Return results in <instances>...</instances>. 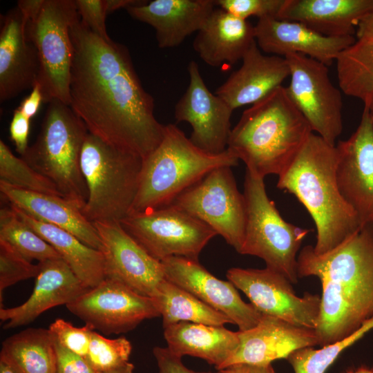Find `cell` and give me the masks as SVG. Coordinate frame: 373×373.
I'll return each mask as SVG.
<instances>
[{
    "instance_id": "4",
    "label": "cell",
    "mask_w": 373,
    "mask_h": 373,
    "mask_svg": "<svg viewBox=\"0 0 373 373\" xmlns=\"http://www.w3.org/2000/svg\"><path fill=\"white\" fill-rule=\"evenodd\" d=\"M313 133L281 86L245 109L231 129L227 150L246 169L264 178L280 175Z\"/></svg>"
},
{
    "instance_id": "27",
    "label": "cell",
    "mask_w": 373,
    "mask_h": 373,
    "mask_svg": "<svg viewBox=\"0 0 373 373\" xmlns=\"http://www.w3.org/2000/svg\"><path fill=\"white\" fill-rule=\"evenodd\" d=\"M254 42V26L218 8L198 32L193 47L207 64L218 67L242 60Z\"/></svg>"
},
{
    "instance_id": "6",
    "label": "cell",
    "mask_w": 373,
    "mask_h": 373,
    "mask_svg": "<svg viewBox=\"0 0 373 373\" xmlns=\"http://www.w3.org/2000/svg\"><path fill=\"white\" fill-rule=\"evenodd\" d=\"M88 133L83 121L59 101L48 103L39 133L21 156L32 168L55 184L61 195L83 211L87 186L80 155Z\"/></svg>"
},
{
    "instance_id": "45",
    "label": "cell",
    "mask_w": 373,
    "mask_h": 373,
    "mask_svg": "<svg viewBox=\"0 0 373 373\" xmlns=\"http://www.w3.org/2000/svg\"><path fill=\"white\" fill-rule=\"evenodd\" d=\"M219 371L222 373H276L271 364L259 365L238 363L231 365Z\"/></svg>"
},
{
    "instance_id": "28",
    "label": "cell",
    "mask_w": 373,
    "mask_h": 373,
    "mask_svg": "<svg viewBox=\"0 0 373 373\" xmlns=\"http://www.w3.org/2000/svg\"><path fill=\"white\" fill-rule=\"evenodd\" d=\"M164 337L170 351L179 357H198L223 368L239 345L238 332L224 326L179 322L163 327Z\"/></svg>"
},
{
    "instance_id": "44",
    "label": "cell",
    "mask_w": 373,
    "mask_h": 373,
    "mask_svg": "<svg viewBox=\"0 0 373 373\" xmlns=\"http://www.w3.org/2000/svg\"><path fill=\"white\" fill-rule=\"evenodd\" d=\"M42 102H44V99L40 87L37 84H35L31 89L30 95L21 102L17 109L31 119L37 114Z\"/></svg>"
},
{
    "instance_id": "33",
    "label": "cell",
    "mask_w": 373,
    "mask_h": 373,
    "mask_svg": "<svg viewBox=\"0 0 373 373\" xmlns=\"http://www.w3.org/2000/svg\"><path fill=\"white\" fill-rule=\"evenodd\" d=\"M0 240L10 245L27 260L39 262L61 258L56 250L28 226L14 209L0 210Z\"/></svg>"
},
{
    "instance_id": "24",
    "label": "cell",
    "mask_w": 373,
    "mask_h": 373,
    "mask_svg": "<svg viewBox=\"0 0 373 373\" xmlns=\"http://www.w3.org/2000/svg\"><path fill=\"white\" fill-rule=\"evenodd\" d=\"M213 0H153L126 8L133 19L151 26L160 48H173L198 32L215 10Z\"/></svg>"
},
{
    "instance_id": "25",
    "label": "cell",
    "mask_w": 373,
    "mask_h": 373,
    "mask_svg": "<svg viewBox=\"0 0 373 373\" xmlns=\"http://www.w3.org/2000/svg\"><path fill=\"white\" fill-rule=\"evenodd\" d=\"M2 197L29 216L73 234L86 245L102 250V243L93 223L82 211L66 198L32 192L0 181Z\"/></svg>"
},
{
    "instance_id": "19",
    "label": "cell",
    "mask_w": 373,
    "mask_h": 373,
    "mask_svg": "<svg viewBox=\"0 0 373 373\" xmlns=\"http://www.w3.org/2000/svg\"><path fill=\"white\" fill-rule=\"evenodd\" d=\"M254 28L260 50L284 57L300 54L327 66L356 41L354 36L327 37L300 22L273 17L258 19Z\"/></svg>"
},
{
    "instance_id": "13",
    "label": "cell",
    "mask_w": 373,
    "mask_h": 373,
    "mask_svg": "<svg viewBox=\"0 0 373 373\" xmlns=\"http://www.w3.org/2000/svg\"><path fill=\"white\" fill-rule=\"evenodd\" d=\"M227 278L263 314L297 326L317 328L321 296L309 292H305L302 297L298 296L290 281L283 274L267 267H234L227 271Z\"/></svg>"
},
{
    "instance_id": "34",
    "label": "cell",
    "mask_w": 373,
    "mask_h": 373,
    "mask_svg": "<svg viewBox=\"0 0 373 373\" xmlns=\"http://www.w3.org/2000/svg\"><path fill=\"white\" fill-rule=\"evenodd\" d=\"M0 181L23 190L61 196L53 182L15 156L0 140Z\"/></svg>"
},
{
    "instance_id": "2",
    "label": "cell",
    "mask_w": 373,
    "mask_h": 373,
    "mask_svg": "<svg viewBox=\"0 0 373 373\" xmlns=\"http://www.w3.org/2000/svg\"><path fill=\"white\" fill-rule=\"evenodd\" d=\"M297 273L298 277L316 276L322 285L316 329L319 345L353 334L373 318V223L326 254L304 247L298 255Z\"/></svg>"
},
{
    "instance_id": "47",
    "label": "cell",
    "mask_w": 373,
    "mask_h": 373,
    "mask_svg": "<svg viewBox=\"0 0 373 373\" xmlns=\"http://www.w3.org/2000/svg\"><path fill=\"white\" fill-rule=\"evenodd\" d=\"M356 36L357 39H373V9L358 23L356 28Z\"/></svg>"
},
{
    "instance_id": "49",
    "label": "cell",
    "mask_w": 373,
    "mask_h": 373,
    "mask_svg": "<svg viewBox=\"0 0 373 373\" xmlns=\"http://www.w3.org/2000/svg\"><path fill=\"white\" fill-rule=\"evenodd\" d=\"M134 365L133 363L128 362L126 364L105 372H97L95 373H133Z\"/></svg>"
},
{
    "instance_id": "21",
    "label": "cell",
    "mask_w": 373,
    "mask_h": 373,
    "mask_svg": "<svg viewBox=\"0 0 373 373\" xmlns=\"http://www.w3.org/2000/svg\"><path fill=\"white\" fill-rule=\"evenodd\" d=\"M0 100L17 97L37 82L39 59L36 48L28 40L27 19L17 6L1 15Z\"/></svg>"
},
{
    "instance_id": "3",
    "label": "cell",
    "mask_w": 373,
    "mask_h": 373,
    "mask_svg": "<svg viewBox=\"0 0 373 373\" xmlns=\"http://www.w3.org/2000/svg\"><path fill=\"white\" fill-rule=\"evenodd\" d=\"M335 145L311 133L289 166L278 175L277 187L294 195L311 215L317 231L314 251L326 254L361 227L336 182Z\"/></svg>"
},
{
    "instance_id": "31",
    "label": "cell",
    "mask_w": 373,
    "mask_h": 373,
    "mask_svg": "<svg viewBox=\"0 0 373 373\" xmlns=\"http://www.w3.org/2000/svg\"><path fill=\"white\" fill-rule=\"evenodd\" d=\"M341 90L359 99L373 119V39H357L336 59Z\"/></svg>"
},
{
    "instance_id": "46",
    "label": "cell",
    "mask_w": 373,
    "mask_h": 373,
    "mask_svg": "<svg viewBox=\"0 0 373 373\" xmlns=\"http://www.w3.org/2000/svg\"><path fill=\"white\" fill-rule=\"evenodd\" d=\"M44 0H19L17 7L21 10L27 19L36 16L40 11Z\"/></svg>"
},
{
    "instance_id": "32",
    "label": "cell",
    "mask_w": 373,
    "mask_h": 373,
    "mask_svg": "<svg viewBox=\"0 0 373 373\" xmlns=\"http://www.w3.org/2000/svg\"><path fill=\"white\" fill-rule=\"evenodd\" d=\"M163 327L179 322L223 326L232 321L194 295L165 278L151 297Z\"/></svg>"
},
{
    "instance_id": "16",
    "label": "cell",
    "mask_w": 373,
    "mask_h": 373,
    "mask_svg": "<svg viewBox=\"0 0 373 373\" xmlns=\"http://www.w3.org/2000/svg\"><path fill=\"white\" fill-rule=\"evenodd\" d=\"M335 146L339 191L361 227L373 223V119L366 109L356 131Z\"/></svg>"
},
{
    "instance_id": "48",
    "label": "cell",
    "mask_w": 373,
    "mask_h": 373,
    "mask_svg": "<svg viewBox=\"0 0 373 373\" xmlns=\"http://www.w3.org/2000/svg\"><path fill=\"white\" fill-rule=\"evenodd\" d=\"M145 1L139 0H105V7L107 15L121 8H128L130 6L140 5Z\"/></svg>"
},
{
    "instance_id": "5",
    "label": "cell",
    "mask_w": 373,
    "mask_h": 373,
    "mask_svg": "<svg viewBox=\"0 0 373 373\" xmlns=\"http://www.w3.org/2000/svg\"><path fill=\"white\" fill-rule=\"evenodd\" d=\"M238 161L227 149L220 154L202 151L175 124H166L161 142L143 159L138 190L129 214L171 204L211 171L235 166Z\"/></svg>"
},
{
    "instance_id": "41",
    "label": "cell",
    "mask_w": 373,
    "mask_h": 373,
    "mask_svg": "<svg viewBox=\"0 0 373 373\" xmlns=\"http://www.w3.org/2000/svg\"><path fill=\"white\" fill-rule=\"evenodd\" d=\"M52 337L56 354V373L96 372L84 357L62 345L53 334Z\"/></svg>"
},
{
    "instance_id": "26",
    "label": "cell",
    "mask_w": 373,
    "mask_h": 373,
    "mask_svg": "<svg viewBox=\"0 0 373 373\" xmlns=\"http://www.w3.org/2000/svg\"><path fill=\"white\" fill-rule=\"evenodd\" d=\"M373 0H285L278 19L300 22L327 37L354 36Z\"/></svg>"
},
{
    "instance_id": "15",
    "label": "cell",
    "mask_w": 373,
    "mask_h": 373,
    "mask_svg": "<svg viewBox=\"0 0 373 373\" xmlns=\"http://www.w3.org/2000/svg\"><path fill=\"white\" fill-rule=\"evenodd\" d=\"M187 69L189 84L175 106V119L191 125L189 139L197 147L211 154L222 153L227 149L233 110L209 90L195 61Z\"/></svg>"
},
{
    "instance_id": "39",
    "label": "cell",
    "mask_w": 373,
    "mask_h": 373,
    "mask_svg": "<svg viewBox=\"0 0 373 373\" xmlns=\"http://www.w3.org/2000/svg\"><path fill=\"white\" fill-rule=\"evenodd\" d=\"M48 329L62 345L83 357L87 354L92 334L95 331L88 324L77 327L61 318H57Z\"/></svg>"
},
{
    "instance_id": "51",
    "label": "cell",
    "mask_w": 373,
    "mask_h": 373,
    "mask_svg": "<svg viewBox=\"0 0 373 373\" xmlns=\"http://www.w3.org/2000/svg\"><path fill=\"white\" fill-rule=\"evenodd\" d=\"M347 373H373V370L366 367H361L356 370L349 371Z\"/></svg>"
},
{
    "instance_id": "1",
    "label": "cell",
    "mask_w": 373,
    "mask_h": 373,
    "mask_svg": "<svg viewBox=\"0 0 373 373\" xmlns=\"http://www.w3.org/2000/svg\"><path fill=\"white\" fill-rule=\"evenodd\" d=\"M70 107L88 133L144 159L161 142L165 125L143 88L128 50L95 33L79 18L70 29Z\"/></svg>"
},
{
    "instance_id": "22",
    "label": "cell",
    "mask_w": 373,
    "mask_h": 373,
    "mask_svg": "<svg viewBox=\"0 0 373 373\" xmlns=\"http://www.w3.org/2000/svg\"><path fill=\"white\" fill-rule=\"evenodd\" d=\"M39 263L41 269L29 298L19 306L0 308V319L6 322L4 329L29 324L45 311L57 305H66L90 289L62 258Z\"/></svg>"
},
{
    "instance_id": "7",
    "label": "cell",
    "mask_w": 373,
    "mask_h": 373,
    "mask_svg": "<svg viewBox=\"0 0 373 373\" xmlns=\"http://www.w3.org/2000/svg\"><path fill=\"white\" fill-rule=\"evenodd\" d=\"M142 163L141 157L87 134L80 166L88 190L82 212L89 221L119 222L129 214L137 193Z\"/></svg>"
},
{
    "instance_id": "35",
    "label": "cell",
    "mask_w": 373,
    "mask_h": 373,
    "mask_svg": "<svg viewBox=\"0 0 373 373\" xmlns=\"http://www.w3.org/2000/svg\"><path fill=\"white\" fill-rule=\"evenodd\" d=\"M373 329V318L347 337L316 350L308 347L294 352L287 361L295 373H325L339 354Z\"/></svg>"
},
{
    "instance_id": "12",
    "label": "cell",
    "mask_w": 373,
    "mask_h": 373,
    "mask_svg": "<svg viewBox=\"0 0 373 373\" xmlns=\"http://www.w3.org/2000/svg\"><path fill=\"white\" fill-rule=\"evenodd\" d=\"M285 59L290 69L287 93L312 131L336 145L343 131V97L329 77L325 64L300 54Z\"/></svg>"
},
{
    "instance_id": "29",
    "label": "cell",
    "mask_w": 373,
    "mask_h": 373,
    "mask_svg": "<svg viewBox=\"0 0 373 373\" xmlns=\"http://www.w3.org/2000/svg\"><path fill=\"white\" fill-rule=\"evenodd\" d=\"M10 206L28 226L56 250L84 285L93 288L105 279L102 251L86 245L66 230L37 220L19 208Z\"/></svg>"
},
{
    "instance_id": "9",
    "label": "cell",
    "mask_w": 373,
    "mask_h": 373,
    "mask_svg": "<svg viewBox=\"0 0 373 373\" xmlns=\"http://www.w3.org/2000/svg\"><path fill=\"white\" fill-rule=\"evenodd\" d=\"M79 18L75 0H44L39 13L27 19V37L37 50L39 64L36 84L44 103L57 100L70 106V29Z\"/></svg>"
},
{
    "instance_id": "43",
    "label": "cell",
    "mask_w": 373,
    "mask_h": 373,
    "mask_svg": "<svg viewBox=\"0 0 373 373\" xmlns=\"http://www.w3.org/2000/svg\"><path fill=\"white\" fill-rule=\"evenodd\" d=\"M30 128V119L23 115L17 108L14 111L9 126L10 136L17 151L22 156L26 151Z\"/></svg>"
},
{
    "instance_id": "20",
    "label": "cell",
    "mask_w": 373,
    "mask_h": 373,
    "mask_svg": "<svg viewBox=\"0 0 373 373\" xmlns=\"http://www.w3.org/2000/svg\"><path fill=\"white\" fill-rule=\"evenodd\" d=\"M238 335L239 345L222 369L238 363L269 365L275 360L287 359L296 350L319 345L316 329L266 314L256 327L238 331Z\"/></svg>"
},
{
    "instance_id": "50",
    "label": "cell",
    "mask_w": 373,
    "mask_h": 373,
    "mask_svg": "<svg viewBox=\"0 0 373 373\" xmlns=\"http://www.w3.org/2000/svg\"><path fill=\"white\" fill-rule=\"evenodd\" d=\"M0 373H18L4 363L0 362Z\"/></svg>"
},
{
    "instance_id": "10",
    "label": "cell",
    "mask_w": 373,
    "mask_h": 373,
    "mask_svg": "<svg viewBox=\"0 0 373 373\" xmlns=\"http://www.w3.org/2000/svg\"><path fill=\"white\" fill-rule=\"evenodd\" d=\"M119 223L159 261L171 256L198 260L204 247L218 235L209 225L173 204L128 214Z\"/></svg>"
},
{
    "instance_id": "11",
    "label": "cell",
    "mask_w": 373,
    "mask_h": 373,
    "mask_svg": "<svg viewBox=\"0 0 373 373\" xmlns=\"http://www.w3.org/2000/svg\"><path fill=\"white\" fill-rule=\"evenodd\" d=\"M231 168L211 171L172 204L209 225L240 254L245 238L246 202Z\"/></svg>"
},
{
    "instance_id": "23",
    "label": "cell",
    "mask_w": 373,
    "mask_h": 373,
    "mask_svg": "<svg viewBox=\"0 0 373 373\" xmlns=\"http://www.w3.org/2000/svg\"><path fill=\"white\" fill-rule=\"evenodd\" d=\"M242 61L241 66L215 91L233 110L262 99L290 75L285 57L263 55L256 41Z\"/></svg>"
},
{
    "instance_id": "42",
    "label": "cell",
    "mask_w": 373,
    "mask_h": 373,
    "mask_svg": "<svg viewBox=\"0 0 373 373\" xmlns=\"http://www.w3.org/2000/svg\"><path fill=\"white\" fill-rule=\"evenodd\" d=\"M153 354L155 358L157 373H222L218 370L211 372H195L186 367L182 358L172 353L168 347H155Z\"/></svg>"
},
{
    "instance_id": "37",
    "label": "cell",
    "mask_w": 373,
    "mask_h": 373,
    "mask_svg": "<svg viewBox=\"0 0 373 373\" xmlns=\"http://www.w3.org/2000/svg\"><path fill=\"white\" fill-rule=\"evenodd\" d=\"M40 269L39 263L32 264L10 245L0 240V308L6 288L19 281L36 278Z\"/></svg>"
},
{
    "instance_id": "17",
    "label": "cell",
    "mask_w": 373,
    "mask_h": 373,
    "mask_svg": "<svg viewBox=\"0 0 373 373\" xmlns=\"http://www.w3.org/2000/svg\"><path fill=\"white\" fill-rule=\"evenodd\" d=\"M102 243L105 278L151 297L166 278L161 261L149 254L119 222H93Z\"/></svg>"
},
{
    "instance_id": "8",
    "label": "cell",
    "mask_w": 373,
    "mask_h": 373,
    "mask_svg": "<svg viewBox=\"0 0 373 373\" xmlns=\"http://www.w3.org/2000/svg\"><path fill=\"white\" fill-rule=\"evenodd\" d=\"M246 224L240 254L262 259L266 267L298 282L297 254L309 230L286 222L266 191L264 178L246 169Z\"/></svg>"
},
{
    "instance_id": "30",
    "label": "cell",
    "mask_w": 373,
    "mask_h": 373,
    "mask_svg": "<svg viewBox=\"0 0 373 373\" xmlns=\"http://www.w3.org/2000/svg\"><path fill=\"white\" fill-rule=\"evenodd\" d=\"M0 362L18 373H56L52 334L48 329L28 328L2 343Z\"/></svg>"
},
{
    "instance_id": "38",
    "label": "cell",
    "mask_w": 373,
    "mask_h": 373,
    "mask_svg": "<svg viewBox=\"0 0 373 373\" xmlns=\"http://www.w3.org/2000/svg\"><path fill=\"white\" fill-rule=\"evenodd\" d=\"M219 8L242 19L250 17L261 19L276 17L285 0H216Z\"/></svg>"
},
{
    "instance_id": "18",
    "label": "cell",
    "mask_w": 373,
    "mask_h": 373,
    "mask_svg": "<svg viewBox=\"0 0 373 373\" xmlns=\"http://www.w3.org/2000/svg\"><path fill=\"white\" fill-rule=\"evenodd\" d=\"M165 278L227 316L243 332L256 327L264 314L242 300L230 281L217 278L198 260L171 256L161 261Z\"/></svg>"
},
{
    "instance_id": "14",
    "label": "cell",
    "mask_w": 373,
    "mask_h": 373,
    "mask_svg": "<svg viewBox=\"0 0 373 373\" xmlns=\"http://www.w3.org/2000/svg\"><path fill=\"white\" fill-rule=\"evenodd\" d=\"M66 307L94 330L106 335L127 332L144 320L160 316L151 298L108 278L89 289Z\"/></svg>"
},
{
    "instance_id": "36",
    "label": "cell",
    "mask_w": 373,
    "mask_h": 373,
    "mask_svg": "<svg viewBox=\"0 0 373 373\" xmlns=\"http://www.w3.org/2000/svg\"><path fill=\"white\" fill-rule=\"evenodd\" d=\"M131 351V343L126 338L111 339L93 331L84 358L96 372H105L129 362Z\"/></svg>"
},
{
    "instance_id": "40",
    "label": "cell",
    "mask_w": 373,
    "mask_h": 373,
    "mask_svg": "<svg viewBox=\"0 0 373 373\" xmlns=\"http://www.w3.org/2000/svg\"><path fill=\"white\" fill-rule=\"evenodd\" d=\"M75 2L82 21L102 39L112 40L106 28L105 0H75Z\"/></svg>"
}]
</instances>
